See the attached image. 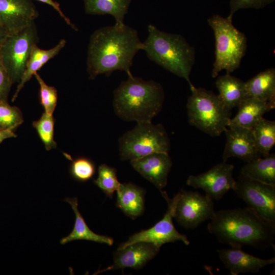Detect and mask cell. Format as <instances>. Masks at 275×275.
Returning a JSON list of instances; mask_svg holds the SVG:
<instances>
[{
  "label": "cell",
  "instance_id": "1",
  "mask_svg": "<svg viewBox=\"0 0 275 275\" xmlns=\"http://www.w3.org/2000/svg\"><path fill=\"white\" fill-rule=\"evenodd\" d=\"M142 43L138 31L126 24L121 28L114 24L95 31L88 47L87 71L89 78L94 79L102 74L108 76L116 70L132 76L130 67Z\"/></svg>",
  "mask_w": 275,
  "mask_h": 275
},
{
  "label": "cell",
  "instance_id": "2",
  "mask_svg": "<svg viewBox=\"0 0 275 275\" xmlns=\"http://www.w3.org/2000/svg\"><path fill=\"white\" fill-rule=\"evenodd\" d=\"M210 220L207 226L209 233L232 248L274 247L275 224L264 220L249 207L215 211Z\"/></svg>",
  "mask_w": 275,
  "mask_h": 275
},
{
  "label": "cell",
  "instance_id": "3",
  "mask_svg": "<svg viewBox=\"0 0 275 275\" xmlns=\"http://www.w3.org/2000/svg\"><path fill=\"white\" fill-rule=\"evenodd\" d=\"M164 99L159 83L132 75L114 90L113 106L116 115L124 121L150 122L161 109Z\"/></svg>",
  "mask_w": 275,
  "mask_h": 275
},
{
  "label": "cell",
  "instance_id": "4",
  "mask_svg": "<svg viewBox=\"0 0 275 275\" xmlns=\"http://www.w3.org/2000/svg\"><path fill=\"white\" fill-rule=\"evenodd\" d=\"M147 39L142 43L141 50L147 57L175 75L184 78L190 90L195 87L189 74L195 62L196 51L186 39L179 34L161 31L149 24Z\"/></svg>",
  "mask_w": 275,
  "mask_h": 275
},
{
  "label": "cell",
  "instance_id": "5",
  "mask_svg": "<svg viewBox=\"0 0 275 275\" xmlns=\"http://www.w3.org/2000/svg\"><path fill=\"white\" fill-rule=\"evenodd\" d=\"M207 22L215 38V61L211 72L215 78L223 70L230 73L239 68L246 51L247 39L228 17L214 15Z\"/></svg>",
  "mask_w": 275,
  "mask_h": 275
},
{
  "label": "cell",
  "instance_id": "6",
  "mask_svg": "<svg viewBox=\"0 0 275 275\" xmlns=\"http://www.w3.org/2000/svg\"><path fill=\"white\" fill-rule=\"evenodd\" d=\"M191 91L186 104L189 123L211 136H219L229 125L231 111L211 91L196 87Z\"/></svg>",
  "mask_w": 275,
  "mask_h": 275
},
{
  "label": "cell",
  "instance_id": "7",
  "mask_svg": "<svg viewBox=\"0 0 275 275\" xmlns=\"http://www.w3.org/2000/svg\"><path fill=\"white\" fill-rule=\"evenodd\" d=\"M170 149V140L163 126L151 122L137 123L119 139V155L122 161H130L156 152L168 153Z\"/></svg>",
  "mask_w": 275,
  "mask_h": 275
},
{
  "label": "cell",
  "instance_id": "8",
  "mask_svg": "<svg viewBox=\"0 0 275 275\" xmlns=\"http://www.w3.org/2000/svg\"><path fill=\"white\" fill-rule=\"evenodd\" d=\"M38 41L34 22L21 31L9 35L2 44L0 57L13 84L20 82L32 47Z\"/></svg>",
  "mask_w": 275,
  "mask_h": 275
},
{
  "label": "cell",
  "instance_id": "9",
  "mask_svg": "<svg viewBox=\"0 0 275 275\" xmlns=\"http://www.w3.org/2000/svg\"><path fill=\"white\" fill-rule=\"evenodd\" d=\"M162 197L168 204V209L161 219L152 227L134 234L126 241L120 244L118 249H122L132 243L138 242H147L159 247L164 243L176 241L183 242L188 245L189 241L185 235L180 233L175 228L173 223L176 204L179 198V193L173 198L170 199L166 192L161 190Z\"/></svg>",
  "mask_w": 275,
  "mask_h": 275
},
{
  "label": "cell",
  "instance_id": "10",
  "mask_svg": "<svg viewBox=\"0 0 275 275\" xmlns=\"http://www.w3.org/2000/svg\"><path fill=\"white\" fill-rule=\"evenodd\" d=\"M232 190L261 217L275 224V186L252 180L241 174Z\"/></svg>",
  "mask_w": 275,
  "mask_h": 275
},
{
  "label": "cell",
  "instance_id": "11",
  "mask_svg": "<svg viewBox=\"0 0 275 275\" xmlns=\"http://www.w3.org/2000/svg\"><path fill=\"white\" fill-rule=\"evenodd\" d=\"M174 218L185 229H191L211 219L214 213L213 200L197 191L181 190Z\"/></svg>",
  "mask_w": 275,
  "mask_h": 275
},
{
  "label": "cell",
  "instance_id": "12",
  "mask_svg": "<svg viewBox=\"0 0 275 275\" xmlns=\"http://www.w3.org/2000/svg\"><path fill=\"white\" fill-rule=\"evenodd\" d=\"M234 168L233 164L223 161L205 173L190 175L186 183L195 188L203 189L213 200H219L234 186L236 180L233 176Z\"/></svg>",
  "mask_w": 275,
  "mask_h": 275
},
{
  "label": "cell",
  "instance_id": "13",
  "mask_svg": "<svg viewBox=\"0 0 275 275\" xmlns=\"http://www.w3.org/2000/svg\"><path fill=\"white\" fill-rule=\"evenodd\" d=\"M39 15L31 0H0V24L9 35L24 29Z\"/></svg>",
  "mask_w": 275,
  "mask_h": 275
},
{
  "label": "cell",
  "instance_id": "14",
  "mask_svg": "<svg viewBox=\"0 0 275 275\" xmlns=\"http://www.w3.org/2000/svg\"><path fill=\"white\" fill-rule=\"evenodd\" d=\"M224 132L226 143L223 154L224 162L234 157L247 163L261 156L257 150L252 129L230 125Z\"/></svg>",
  "mask_w": 275,
  "mask_h": 275
},
{
  "label": "cell",
  "instance_id": "15",
  "mask_svg": "<svg viewBox=\"0 0 275 275\" xmlns=\"http://www.w3.org/2000/svg\"><path fill=\"white\" fill-rule=\"evenodd\" d=\"M160 247L150 242L132 243L123 249H117L114 253L113 264L97 272L125 268L135 269L142 268L158 253Z\"/></svg>",
  "mask_w": 275,
  "mask_h": 275
},
{
  "label": "cell",
  "instance_id": "16",
  "mask_svg": "<svg viewBox=\"0 0 275 275\" xmlns=\"http://www.w3.org/2000/svg\"><path fill=\"white\" fill-rule=\"evenodd\" d=\"M130 164L142 177L153 183L159 190L167 184L172 161L168 153H153L131 160Z\"/></svg>",
  "mask_w": 275,
  "mask_h": 275
},
{
  "label": "cell",
  "instance_id": "17",
  "mask_svg": "<svg viewBox=\"0 0 275 275\" xmlns=\"http://www.w3.org/2000/svg\"><path fill=\"white\" fill-rule=\"evenodd\" d=\"M224 265L231 275L241 273L258 272L262 268L275 263V258L263 259L250 255L241 249L232 248L216 250Z\"/></svg>",
  "mask_w": 275,
  "mask_h": 275
},
{
  "label": "cell",
  "instance_id": "18",
  "mask_svg": "<svg viewBox=\"0 0 275 275\" xmlns=\"http://www.w3.org/2000/svg\"><path fill=\"white\" fill-rule=\"evenodd\" d=\"M238 107L236 115L231 119L229 125H237L252 129L266 113L275 107V102L245 98Z\"/></svg>",
  "mask_w": 275,
  "mask_h": 275
},
{
  "label": "cell",
  "instance_id": "19",
  "mask_svg": "<svg viewBox=\"0 0 275 275\" xmlns=\"http://www.w3.org/2000/svg\"><path fill=\"white\" fill-rule=\"evenodd\" d=\"M117 206L127 216L135 219L144 210L145 190L131 182L121 183L117 189Z\"/></svg>",
  "mask_w": 275,
  "mask_h": 275
},
{
  "label": "cell",
  "instance_id": "20",
  "mask_svg": "<svg viewBox=\"0 0 275 275\" xmlns=\"http://www.w3.org/2000/svg\"><path fill=\"white\" fill-rule=\"evenodd\" d=\"M66 43V40L63 39L56 46L49 49H41L37 46V44L35 45L32 47L25 71L18 83L15 93L13 96L12 102L15 100L25 84L46 63L56 56L64 47Z\"/></svg>",
  "mask_w": 275,
  "mask_h": 275
},
{
  "label": "cell",
  "instance_id": "21",
  "mask_svg": "<svg viewBox=\"0 0 275 275\" xmlns=\"http://www.w3.org/2000/svg\"><path fill=\"white\" fill-rule=\"evenodd\" d=\"M245 98L275 102V69H268L245 82Z\"/></svg>",
  "mask_w": 275,
  "mask_h": 275
},
{
  "label": "cell",
  "instance_id": "22",
  "mask_svg": "<svg viewBox=\"0 0 275 275\" xmlns=\"http://www.w3.org/2000/svg\"><path fill=\"white\" fill-rule=\"evenodd\" d=\"M217 95L224 106L229 111L238 107L245 98V82L226 72L215 81Z\"/></svg>",
  "mask_w": 275,
  "mask_h": 275
},
{
  "label": "cell",
  "instance_id": "23",
  "mask_svg": "<svg viewBox=\"0 0 275 275\" xmlns=\"http://www.w3.org/2000/svg\"><path fill=\"white\" fill-rule=\"evenodd\" d=\"M64 201L71 205L75 215V220L71 233L60 240V243L61 244H65L70 241L77 240L105 243L108 245H112L113 244L114 240L111 237L97 234L89 228L78 210L77 198H66Z\"/></svg>",
  "mask_w": 275,
  "mask_h": 275
},
{
  "label": "cell",
  "instance_id": "24",
  "mask_svg": "<svg viewBox=\"0 0 275 275\" xmlns=\"http://www.w3.org/2000/svg\"><path fill=\"white\" fill-rule=\"evenodd\" d=\"M131 0H84L85 12L90 15H111L115 19V25L123 28L125 15Z\"/></svg>",
  "mask_w": 275,
  "mask_h": 275
},
{
  "label": "cell",
  "instance_id": "25",
  "mask_svg": "<svg viewBox=\"0 0 275 275\" xmlns=\"http://www.w3.org/2000/svg\"><path fill=\"white\" fill-rule=\"evenodd\" d=\"M240 174L252 180L275 186L274 154L247 162L241 168Z\"/></svg>",
  "mask_w": 275,
  "mask_h": 275
},
{
  "label": "cell",
  "instance_id": "26",
  "mask_svg": "<svg viewBox=\"0 0 275 275\" xmlns=\"http://www.w3.org/2000/svg\"><path fill=\"white\" fill-rule=\"evenodd\" d=\"M257 150L265 157L275 144V122L262 118L252 128Z\"/></svg>",
  "mask_w": 275,
  "mask_h": 275
},
{
  "label": "cell",
  "instance_id": "27",
  "mask_svg": "<svg viewBox=\"0 0 275 275\" xmlns=\"http://www.w3.org/2000/svg\"><path fill=\"white\" fill-rule=\"evenodd\" d=\"M54 124L55 119L52 115L45 112L42 114L39 119L33 121L32 124L47 151L57 147L54 140Z\"/></svg>",
  "mask_w": 275,
  "mask_h": 275
},
{
  "label": "cell",
  "instance_id": "28",
  "mask_svg": "<svg viewBox=\"0 0 275 275\" xmlns=\"http://www.w3.org/2000/svg\"><path fill=\"white\" fill-rule=\"evenodd\" d=\"M115 168L102 164L98 167L97 179L93 181L94 183L109 197H113L121 184L118 180Z\"/></svg>",
  "mask_w": 275,
  "mask_h": 275
},
{
  "label": "cell",
  "instance_id": "29",
  "mask_svg": "<svg viewBox=\"0 0 275 275\" xmlns=\"http://www.w3.org/2000/svg\"><path fill=\"white\" fill-rule=\"evenodd\" d=\"M23 122L22 114L18 107L9 105L8 102L0 101V131H14Z\"/></svg>",
  "mask_w": 275,
  "mask_h": 275
},
{
  "label": "cell",
  "instance_id": "30",
  "mask_svg": "<svg viewBox=\"0 0 275 275\" xmlns=\"http://www.w3.org/2000/svg\"><path fill=\"white\" fill-rule=\"evenodd\" d=\"M65 155L72 161L69 172L73 178L79 181L86 182L93 177L96 171L95 166L90 159L79 157L73 159L68 154L65 153Z\"/></svg>",
  "mask_w": 275,
  "mask_h": 275
},
{
  "label": "cell",
  "instance_id": "31",
  "mask_svg": "<svg viewBox=\"0 0 275 275\" xmlns=\"http://www.w3.org/2000/svg\"><path fill=\"white\" fill-rule=\"evenodd\" d=\"M34 76L40 87V104L43 107L44 112L52 115L57 104V90L55 87L47 85L38 72Z\"/></svg>",
  "mask_w": 275,
  "mask_h": 275
},
{
  "label": "cell",
  "instance_id": "32",
  "mask_svg": "<svg viewBox=\"0 0 275 275\" xmlns=\"http://www.w3.org/2000/svg\"><path fill=\"white\" fill-rule=\"evenodd\" d=\"M274 0H230V14L228 17L232 19L234 13L239 9L246 8L261 9L271 3Z\"/></svg>",
  "mask_w": 275,
  "mask_h": 275
},
{
  "label": "cell",
  "instance_id": "33",
  "mask_svg": "<svg viewBox=\"0 0 275 275\" xmlns=\"http://www.w3.org/2000/svg\"><path fill=\"white\" fill-rule=\"evenodd\" d=\"M13 83L0 57V101L8 102Z\"/></svg>",
  "mask_w": 275,
  "mask_h": 275
},
{
  "label": "cell",
  "instance_id": "34",
  "mask_svg": "<svg viewBox=\"0 0 275 275\" xmlns=\"http://www.w3.org/2000/svg\"><path fill=\"white\" fill-rule=\"evenodd\" d=\"M42 3L47 4L52 7L57 11L60 16L64 19L65 22L75 31H77V28L71 22L70 20L64 14L60 8V4L53 0H37Z\"/></svg>",
  "mask_w": 275,
  "mask_h": 275
},
{
  "label": "cell",
  "instance_id": "35",
  "mask_svg": "<svg viewBox=\"0 0 275 275\" xmlns=\"http://www.w3.org/2000/svg\"><path fill=\"white\" fill-rule=\"evenodd\" d=\"M16 134L11 130H5L0 131V143L7 139L16 138Z\"/></svg>",
  "mask_w": 275,
  "mask_h": 275
},
{
  "label": "cell",
  "instance_id": "36",
  "mask_svg": "<svg viewBox=\"0 0 275 275\" xmlns=\"http://www.w3.org/2000/svg\"><path fill=\"white\" fill-rule=\"evenodd\" d=\"M8 35L6 29L0 24V47Z\"/></svg>",
  "mask_w": 275,
  "mask_h": 275
}]
</instances>
